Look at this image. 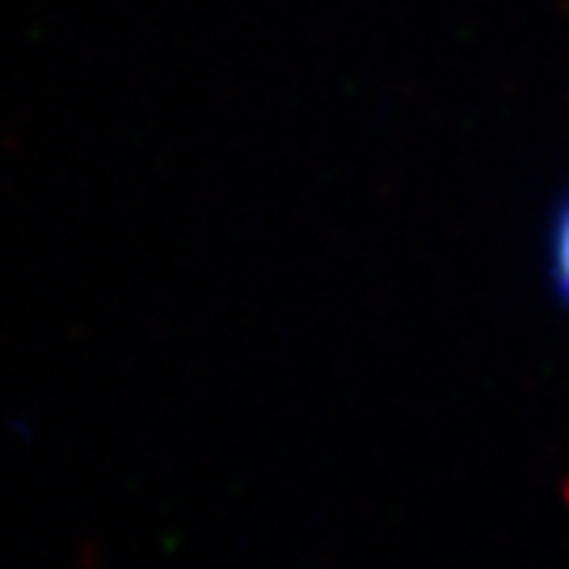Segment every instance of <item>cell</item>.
<instances>
[{"label": "cell", "mask_w": 569, "mask_h": 569, "mask_svg": "<svg viewBox=\"0 0 569 569\" xmlns=\"http://www.w3.org/2000/svg\"><path fill=\"white\" fill-rule=\"evenodd\" d=\"M545 262H549L552 296L569 308V194L557 203L549 220V241H545Z\"/></svg>", "instance_id": "1"}]
</instances>
